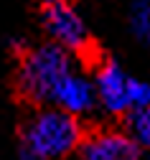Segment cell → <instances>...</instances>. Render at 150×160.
I'll list each match as a JSON object with an SVG mask.
<instances>
[{
  "mask_svg": "<svg viewBox=\"0 0 150 160\" xmlns=\"http://www.w3.org/2000/svg\"><path fill=\"white\" fill-rule=\"evenodd\" d=\"M69 48L54 43L36 46L18 64V92L31 104H54L61 82L71 74Z\"/></svg>",
  "mask_w": 150,
  "mask_h": 160,
  "instance_id": "obj_1",
  "label": "cell"
},
{
  "mask_svg": "<svg viewBox=\"0 0 150 160\" xmlns=\"http://www.w3.org/2000/svg\"><path fill=\"white\" fill-rule=\"evenodd\" d=\"M23 152L31 158H61L79 150L81 145V127L74 112L49 107L36 112L20 132Z\"/></svg>",
  "mask_w": 150,
  "mask_h": 160,
  "instance_id": "obj_2",
  "label": "cell"
},
{
  "mask_svg": "<svg viewBox=\"0 0 150 160\" xmlns=\"http://www.w3.org/2000/svg\"><path fill=\"white\" fill-rule=\"evenodd\" d=\"M41 23L59 46L81 56H89L92 38L87 33V26L66 0H44L41 3Z\"/></svg>",
  "mask_w": 150,
  "mask_h": 160,
  "instance_id": "obj_3",
  "label": "cell"
},
{
  "mask_svg": "<svg viewBox=\"0 0 150 160\" xmlns=\"http://www.w3.org/2000/svg\"><path fill=\"white\" fill-rule=\"evenodd\" d=\"M97 97L102 99V104L115 112H132V97H130V87H132V79L127 76L115 61L104 58L97 66Z\"/></svg>",
  "mask_w": 150,
  "mask_h": 160,
  "instance_id": "obj_4",
  "label": "cell"
},
{
  "mask_svg": "<svg viewBox=\"0 0 150 160\" xmlns=\"http://www.w3.org/2000/svg\"><path fill=\"white\" fill-rule=\"evenodd\" d=\"M79 152L89 160H130L142 152L132 135L122 132H97L81 140Z\"/></svg>",
  "mask_w": 150,
  "mask_h": 160,
  "instance_id": "obj_5",
  "label": "cell"
},
{
  "mask_svg": "<svg viewBox=\"0 0 150 160\" xmlns=\"http://www.w3.org/2000/svg\"><path fill=\"white\" fill-rule=\"evenodd\" d=\"M94 97H97V87H92L84 76L71 71L61 82V87L54 97V107H61V109H69V112L79 114L94 104Z\"/></svg>",
  "mask_w": 150,
  "mask_h": 160,
  "instance_id": "obj_6",
  "label": "cell"
},
{
  "mask_svg": "<svg viewBox=\"0 0 150 160\" xmlns=\"http://www.w3.org/2000/svg\"><path fill=\"white\" fill-rule=\"evenodd\" d=\"M130 132L137 140V145L150 152V104L132 109V114H130Z\"/></svg>",
  "mask_w": 150,
  "mask_h": 160,
  "instance_id": "obj_7",
  "label": "cell"
},
{
  "mask_svg": "<svg viewBox=\"0 0 150 160\" xmlns=\"http://www.w3.org/2000/svg\"><path fill=\"white\" fill-rule=\"evenodd\" d=\"M135 31L145 41H150V0H142L135 8Z\"/></svg>",
  "mask_w": 150,
  "mask_h": 160,
  "instance_id": "obj_8",
  "label": "cell"
},
{
  "mask_svg": "<svg viewBox=\"0 0 150 160\" xmlns=\"http://www.w3.org/2000/svg\"><path fill=\"white\" fill-rule=\"evenodd\" d=\"M130 97H132V109L137 107H147L150 104V87L132 79V87H130Z\"/></svg>",
  "mask_w": 150,
  "mask_h": 160,
  "instance_id": "obj_9",
  "label": "cell"
}]
</instances>
